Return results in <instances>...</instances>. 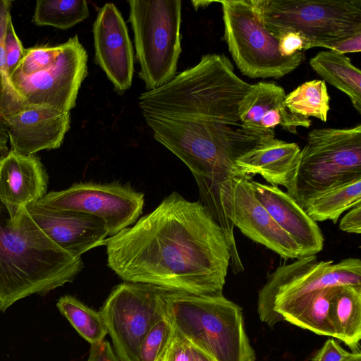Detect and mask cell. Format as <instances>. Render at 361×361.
Wrapping results in <instances>:
<instances>
[{
  "instance_id": "3",
  "label": "cell",
  "mask_w": 361,
  "mask_h": 361,
  "mask_svg": "<svg viewBox=\"0 0 361 361\" xmlns=\"http://www.w3.org/2000/svg\"><path fill=\"white\" fill-rule=\"evenodd\" d=\"M83 268L54 243L25 207L0 198V311L33 294L72 282Z\"/></svg>"
},
{
  "instance_id": "22",
  "label": "cell",
  "mask_w": 361,
  "mask_h": 361,
  "mask_svg": "<svg viewBox=\"0 0 361 361\" xmlns=\"http://www.w3.org/2000/svg\"><path fill=\"white\" fill-rule=\"evenodd\" d=\"M330 317L336 338L360 351L361 338V286H338L333 296Z\"/></svg>"
},
{
  "instance_id": "26",
  "label": "cell",
  "mask_w": 361,
  "mask_h": 361,
  "mask_svg": "<svg viewBox=\"0 0 361 361\" xmlns=\"http://www.w3.org/2000/svg\"><path fill=\"white\" fill-rule=\"evenodd\" d=\"M330 97L323 80L307 81L290 92L285 98L288 109L309 118L312 116L322 121H327Z\"/></svg>"
},
{
  "instance_id": "41",
  "label": "cell",
  "mask_w": 361,
  "mask_h": 361,
  "mask_svg": "<svg viewBox=\"0 0 361 361\" xmlns=\"http://www.w3.org/2000/svg\"><path fill=\"white\" fill-rule=\"evenodd\" d=\"M87 361H90L89 360H87Z\"/></svg>"
},
{
  "instance_id": "11",
  "label": "cell",
  "mask_w": 361,
  "mask_h": 361,
  "mask_svg": "<svg viewBox=\"0 0 361 361\" xmlns=\"http://www.w3.org/2000/svg\"><path fill=\"white\" fill-rule=\"evenodd\" d=\"M38 204L59 210L85 213L99 219L112 236L134 224L142 213L144 194L117 183H74L49 192Z\"/></svg>"
},
{
  "instance_id": "19",
  "label": "cell",
  "mask_w": 361,
  "mask_h": 361,
  "mask_svg": "<svg viewBox=\"0 0 361 361\" xmlns=\"http://www.w3.org/2000/svg\"><path fill=\"white\" fill-rule=\"evenodd\" d=\"M49 176L38 157L12 150L0 157V198L11 204L25 207L45 194Z\"/></svg>"
},
{
  "instance_id": "1",
  "label": "cell",
  "mask_w": 361,
  "mask_h": 361,
  "mask_svg": "<svg viewBox=\"0 0 361 361\" xmlns=\"http://www.w3.org/2000/svg\"><path fill=\"white\" fill-rule=\"evenodd\" d=\"M252 88L227 56L208 54L139 97L154 138L190 170L202 200L219 202L231 179L242 176L238 161L275 137L274 131L250 128L240 118L239 103Z\"/></svg>"
},
{
  "instance_id": "34",
  "label": "cell",
  "mask_w": 361,
  "mask_h": 361,
  "mask_svg": "<svg viewBox=\"0 0 361 361\" xmlns=\"http://www.w3.org/2000/svg\"><path fill=\"white\" fill-rule=\"evenodd\" d=\"M11 1L9 0H0V73L7 78L4 45L7 23L11 17Z\"/></svg>"
},
{
  "instance_id": "24",
  "label": "cell",
  "mask_w": 361,
  "mask_h": 361,
  "mask_svg": "<svg viewBox=\"0 0 361 361\" xmlns=\"http://www.w3.org/2000/svg\"><path fill=\"white\" fill-rule=\"evenodd\" d=\"M90 14L85 0H38L32 18L37 25L69 29Z\"/></svg>"
},
{
  "instance_id": "25",
  "label": "cell",
  "mask_w": 361,
  "mask_h": 361,
  "mask_svg": "<svg viewBox=\"0 0 361 361\" xmlns=\"http://www.w3.org/2000/svg\"><path fill=\"white\" fill-rule=\"evenodd\" d=\"M56 307L76 331L91 345L103 341L107 334L102 317L71 295L61 296Z\"/></svg>"
},
{
  "instance_id": "12",
  "label": "cell",
  "mask_w": 361,
  "mask_h": 361,
  "mask_svg": "<svg viewBox=\"0 0 361 361\" xmlns=\"http://www.w3.org/2000/svg\"><path fill=\"white\" fill-rule=\"evenodd\" d=\"M87 59L85 49L75 35L62 44L59 54L48 68L28 76H10L9 82L25 103L70 112L87 75Z\"/></svg>"
},
{
  "instance_id": "23",
  "label": "cell",
  "mask_w": 361,
  "mask_h": 361,
  "mask_svg": "<svg viewBox=\"0 0 361 361\" xmlns=\"http://www.w3.org/2000/svg\"><path fill=\"white\" fill-rule=\"evenodd\" d=\"M361 203V178L323 190L307 200L302 208L315 222L336 224L343 213Z\"/></svg>"
},
{
  "instance_id": "6",
  "label": "cell",
  "mask_w": 361,
  "mask_h": 361,
  "mask_svg": "<svg viewBox=\"0 0 361 361\" xmlns=\"http://www.w3.org/2000/svg\"><path fill=\"white\" fill-rule=\"evenodd\" d=\"M360 178L361 125L316 128L309 132L293 176L286 189L302 207L314 195Z\"/></svg>"
},
{
  "instance_id": "37",
  "label": "cell",
  "mask_w": 361,
  "mask_h": 361,
  "mask_svg": "<svg viewBox=\"0 0 361 361\" xmlns=\"http://www.w3.org/2000/svg\"><path fill=\"white\" fill-rule=\"evenodd\" d=\"M339 228L346 233H361V203L350 209L342 217Z\"/></svg>"
},
{
  "instance_id": "9",
  "label": "cell",
  "mask_w": 361,
  "mask_h": 361,
  "mask_svg": "<svg viewBox=\"0 0 361 361\" xmlns=\"http://www.w3.org/2000/svg\"><path fill=\"white\" fill-rule=\"evenodd\" d=\"M224 39L240 71L250 78H281L305 60L304 51L283 57L278 39L265 27L251 0H224Z\"/></svg>"
},
{
  "instance_id": "39",
  "label": "cell",
  "mask_w": 361,
  "mask_h": 361,
  "mask_svg": "<svg viewBox=\"0 0 361 361\" xmlns=\"http://www.w3.org/2000/svg\"><path fill=\"white\" fill-rule=\"evenodd\" d=\"M341 361H361L360 351L348 352Z\"/></svg>"
},
{
  "instance_id": "20",
  "label": "cell",
  "mask_w": 361,
  "mask_h": 361,
  "mask_svg": "<svg viewBox=\"0 0 361 361\" xmlns=\"http://www.w3.org/2000/svg\"><path fill=\"white\" fill-rule=\"evenodd\" d=\"M300 147L274 137L264 147L238 161L242 176L260 175L271 185H289L298 165Z\"/></svg>"
},
{
  "instance_id": "2",
  "label": "cell",
  "mask_w": 361,
  "mask_h": 361,
  "mask_svg": "<svg viewBox=\"0 0 361 361\" xmlns=\"http://www.w3.org/2000/svg\"><path fill=\"white\" fill-rule=\"evenodd\" d=\"M107 264L123 281L200 296L223 295L231 253L200 202L177 192L132 226L107 238Z\"/></svg>"
},
{
  "instance_id": "10",
  "label": "cell",
  "mask_w": 361,
  "mask_h": 361,
  "mask_svg": "<svg viewBox=\"0 0 361 361\" xmlns=\"http://www.w3.org/2000/svg\"><path fill=\"white\" fill-rule=\"evenodd\" d=\"M167 291L150 284L127 281L112 289L99 312L120 361H137L145 336L166 316Z\"/></svg>"
},
{
  "instance_id": "33",
  "label": "cell",
  "mask_w": 361,
  "mask_h": 361,
  "mask_svg": "<svg viewBox=\"0 0 361 361\" xmlns=\"http://www.w3.org/2000/svg\"><path fill=\"white\" fill-rule=\"evenodd\" d=\"M276 37L278 39L279 53L283 57H292L310 49V42L298 32L286 31Z\"/></svg>"
},
{
  "instance_id": "17",
  "label": "cell",
  "mask_w": 361,
  "mask_h": 361,
  "mask_svg": "<svg viewBox=\"0 0 361 361\" xmlns=\"http://www.w3.org/2000/svg\"><path fill=\"white\" fill-rule=\"evenodd\" d=\"M251 183L257 200L298 244L303 257L315 255L323 250L324 238L317 223L288 193L278 186L252 179Z\"/></svg>"
},
{
  "instance_id": "5",
  "label": "cell",
  "mask_w": 361,
  "mask_h": 361,
  "mask_svg": "<svg viewBox=\"0 0 361 361\" xmlns=\"http://www.w3.org/2000/svg\"><path fill=\"white\" fill-rule=\"evenodd\" d=\"M361 286V261L350 257L337 263L315 255L296 259L278 267L259 290L257 312L270 328L291 322L317 292L329 287Z\"/></svg>"
},
{
  "instance_id": "32",
  "label": "cell",
  "mask_w": 361,
  "mask_h": 361,
  "mask_svg": "<svg viewBox=\"0 0 361 361\" xmlns=\"http://www.w3.org/2000/svg\"><path fill=\"white\" fill-rule=\"evenodd\" d=\"M202 353L175 333L161 361H202Z\"/></svg>"
},
{
  "instance_id": "28",
  "label": "cell",
  "mask_w": 361,
  "mask_h": 361,
  "mask_svg": "<svg viewBox=\"0 0 361 361\" xmlns=\"http://www.w3.org/2000/svg\"><path fill=\"white\" fill-rule=\"evenodd\" d=\"M175 333L166 316L159 321L142 341L138 351L137 361H161Z\"/></svg>"
},
{
  "instance_id": "40",
  "label": "cell",
  "mask_w": 361,
  "mask_h": 361,
  "mask_svg": "<svg viewBox=\"0 0 361 361\" xmlns=\"http://www.w3.org/2000/svg\"><path fill=\"white\" fill-rule=\"evenodd\" d=\"M203 355L202 361H212L211 359H209L208 357H207L205 355Z\"/></svg>"
},
{
  "instance_id": "36",
  "label": "cell",
  "mask_w": 361,
  "mask_h": 361,
  "mask_svg": "<svg viewBox=\"0 0 361 361\" xmlns=\"http://www.w3.org/2000/svg\"><path fill=\"white\" fill-rule=\"evenodd\" d=\"M324 47L341 54L360 52L361 51V32L330 42L324 45Z\"/></svg>"
},
{
  "instance_id": "27",
  "label": "cell",
  "mask_w": 361,
  "mask_h": 361,
  "mask_svg": "<svg viewBox=\"0 0 361 361\" xmlns=\"http://www.w3.org/2000/svg\"><path fill=\"white\" fill-rule=\"evenodd\" d=\"M338 287L326 288L315 293L290 324L319 335L335 338L336 333L330 317V307Z\"/></svg>"
},
{
  "instance_id": "16",
  "label": "cell",
  "mask_w": 361,
  "mask_h": 361,
  "mask_svg": "<svg viewBox=\"0 0 361 361\" xmlns=\"http://www.w3.org/2000/svg\"><path fill=\"white\" fill-rule=\"evenodd\" d=\"M25 208L47 236L75 257L104 245L109 235L103 221L87 214L54 209L37 202Z\"/></svg>"
},
{
  "instance_id": "15",
  "label": "cell",
  "mask_w": 361,
  "mask_h": 361,
  "mask_svg": "<svg viewBox=\"0 0 361 361\" xmlns=\"http://www.w3.org/2000/svg\"><path fill=\"white\" fill-rule=\"evenodd\" d=\"M5 119L10 150L25 156L60 147L71 127L70 112L23 102Z\"/></svg>"
},
{
  "instance_id": "35",
  "label": "cell",
  "mask_w": 361,
  "mask_h": 361,
  "mask_svg": "<svg viewBox=\"0 0 361 361\" xmlns=\"http://www.w3.org/2000/svg\"><path fill=\"white\" fill-rule=\"evenodd\" d=\"M348 351L345 350L334 339L327 340L316 353L312 361H341Z\"/></svg>"
},
{
  "instance_id": "29",
  "label": "cell",
  "mask_w": 361,
  "mask_h": 361,
  "mask_svg": "<svg viewBox=\"0 0 361 361\" xmlns=\"http://www.w3.org/2000/svg\"><path fill=\"white\" fill-rule=\"evenodd\" d=\"M61 49L62 44L25 49L22 60L10 76H28L48 68L55 61Z\"/></svg>"
},
{
  "instance_id": "13",
  "label": "cell",
  "mask_w": 361,
  "mask_h": 361,
  "mask_svg": "<svg viewBox=\"0 0 361 361\" xmlns=\"http://www.w3.org/2000/svg\"><path fill=\"white\" fill-rule=\"evenodd\" d=\"M251 177L231 179L226 216L231 224L250 240L259 243L281 258L303 257L294 240L282 229L255 196Z\"/></svg>"
},
{
  "instance_id": "14",
  "label": "cell",
  "mask_w": 361,
  "mask_h": 361,
  "mask_svg": "<svg viewBox=\"0 0 361 361\" xmlns=\"http://www.w3.org/2000/svg\"><path fill=\"white\" fill-rule=\"evenodd\" d=\"M92 32L95 61L122 94L132 85L134 56L126 23L113 3L100 8Z\"/></svg>"
},
{
  "instance_id": "30",
  "label": "cell",
  "mask_w": 361,
  "mask_h": 361,
  "mask_svg": "<svg viewBox=\"0 0 361 361\" xmlns=\"http://www.w3.org/2000/svg\"><path fill=\"white\" fill-rule=\"evenodd\" d=\"M22 102L11 85L9 79L0 73V157L8 152L7 144L9 142L5 118Z\"/></svg>"
},
{
  "instance_id": "18",
  "label": "cell",
  "mask_w": 361,
  "mask_h": 361,
  "mask_svg": "<svg viewBox=\"0 0 361 361\" xmlns=\"http://www.w3.org/2000/svg\"><path fill=\"white\" fill-rule=\"evenodd\" d=\"M286 97L284 89L274 82L252 84L251 90L239 103L240 118L255 129L274 131L279 126L297 135L298 127L309 128L312 121L290 112L284 103Z\"/></svg>"
},
{
  "instance_id": "31",
  "label": "cell",
  "mask_w": 361,
  "mask_h": 361,
  "mask_svg": "<svg viewBox=\"0 0 361 361\" xmlns=\"http://www.w3.org/2000/svg\"><path fill=\"white\" fill-rule=\"evenodd\" d=\"M25 49L15 32L11 16L7 23L4 45L6 71L8 78L22 60Z\"/></svg>"
},
{
  "instance_id": "38",
  "label": "cell",
  "mask_w": 361,
  "mask_h": 361,
  "mask_svg": "<svg viewBox=\"0 0 361 361\" xmlns=\"http://www.w3.org/2000/svg\"><path fill=\"white\" fill-rule=\"evenodd\" d=\"M90 361H120L108 341L91 345Z\"/></svg>"
},
{
  "instance_id": "8",
  "label": "cell",
  "mask_w": 361,
  "mask_h": 361,
  "mask_svg": "<svg viewBox=\"0 0 361 361\" xmlns=\"http://www.w3.org/2000/svg\"><path fill=\"white\" fill-rule=\"evenodd\" d=\"M267 30L274 36L301 33L310 49L324 47L361 32V0H251Z\"/></svg>"
},
{
  "instance_id": "7",
  "label": "cell",
  "mask_w": 361,
  "mask_h": 361,
  "mask_svg": "<svg viewBox=\"0 0 361 361\" xmlns=\"http://www.w3.org/2000/svg\"><path fill=\"white\" fill-rule=\"evenodd\" d=\"M129 20L134 33L139 76L148 90L176 75L181 52L180 0H130Z\"/></svg>"
},
{
  "instance_id": "21",
  "label": "cell",
  "mask_w": 361,
  "mask_h": 361,
  "mask_svg": "<svg viewBox=\"0 0 361 361\" xmlns=\"http://www.w3.org/2000/svg\"><path fill=\"white\" fill-rule=\"evenodd\" d=\"M312 68L323 79L344 92L361 114V72L350 58L333 51H322L310 59Z\"/></svg>"
},
{
  "instance_id": "4",
  "label": "cell",
  "mask_w": 361,
  "mask_h": 361,
  "mask_svg": "<svg viewBox=\"0 0 361 361\" xmlns=\"http://www.w3.org/2000/svg\"><path fill=\"white\" fill-rule=\"evenodd\" d=\"M166 317L176 333L212 361H255L241 307L224 295L167 291Z\"/></svg>"
}]
</instances>
